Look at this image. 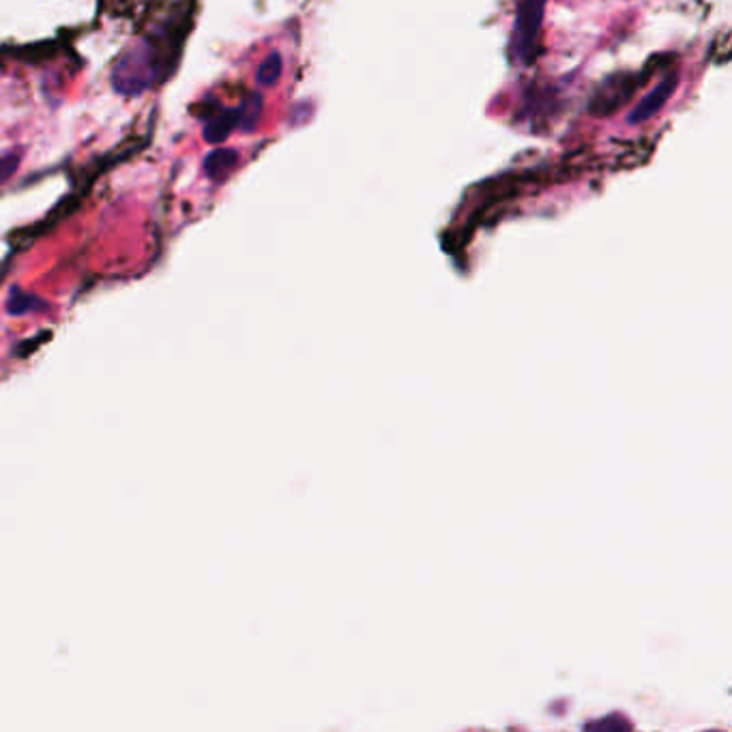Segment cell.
<instances>
[{
  "label": "cell",
  "mask_w": 732,
  "mask_h": 732,
  "mask_svg": "<svg viewBox=\"0 0 732 732\" xmlns=\"http://www.w3.org/2000/svg\"><path fill=\"white\" fill-rule=\"evenodd\" d=\"M155 76L157 67H155L153 50L147 43H142L136 50L127 52L116 63L113 86L118 95L136 97L153 84Z\"/></svg>",
  "instance_id": "obj_1"
},
{
  "label": "cell",
  "mask_w": 732,
  "mask_h": 732,
  "mask_svg": "<svg viewBox=\"0 0 732 732\" xmlns=\"http://www.w3.org/2000/svg\"><path fill=\"white\" fill-rule=\"evenodd\" d=\"M675 88H677V76L661 79L656 88L645 99H640V104L634 108V113L629 115V123L636 125V123H645L651 116H656L666 106V102L672 97Z\"/></svg>",
  "instance_id": "obj_2"
},
{
  "label": "cell",
  "mask_w": 732,
  "mask_h": 732,
  "mask_svg": "<svg viewBox=\"0 0 732 732\" xmlns=\"http://www.w3.org/2000/svg\"><path fill=\"white\" fill-rule=\"evenodd\" d=\"M541 2L543 0H522L520 15H518V41L522 43V50L531 45V41L540 31Z\"/></svg>",
  "instance_id": "obj_3"
},
{
  "label": "cell",
  "mask_w": 732,
  "mask_h": 732,
  "mask_svg": "<svg viewBox=\"0 0 732 732\" xmlns=\"http://www.w3.org/2000/svg\"><path fill=\"white\" fill-rule=\"evenodd\" d=\"M236 163H238V153L234 149H218L206 155L204 172L211 181H224Z\"/></svg>",
  "instance_id": "obj_4"
},
{
  "label": "cell",
  "mask_w": 732,
  "mask_h": 732,
  "mask_svg": "<svg viewBox=\"0 0 732 732\" xmlns=\"http://www.w3.org/2000/svg\"><path fill=\"white\" fill-rule=\"evenodd\" d=\"M236 127H238V110H224L206 123L204 140L211 145L224 142Z\"/></svg>",
  "instance_id": "obj_5"
},
{
  "label": "cell",
  "mask_w": 732,
  "mask_h": 732,
  "mask_svg": "<svg viewBox=\"0 0 732 732\" xmlns=\"http://www.w3.org/2000/svg\"><path fill=\"white\" fill-rule=\"evenodd\" d=\"M282 56L277 52H270L269 56L263 61V65L258 67V74H256V82L265 88H270L279 76H282Z\"/></svg>",
  "instance_id": "obj_6"
},
{
  "label": "cell",
  "mask_w": 732,
  "mask_h": 732,
  "mask_svg": "<svg viewBox=\"0 0 732 732\" xmlns=\"http://www.w3.org/2000/svg\"><path fill=\"white\" fill-rule=\"evenodd\" d=\"M261 108H263V99L261 95H250L247 102L243 104V108H238V125L245 127V129H252L254 123L258 120V115H261Z\"/></svg>",
  "instance_id": "obj_7"
},
{
  "label": "cell",
  "mask_w": 732,
  "mask_h": 732,
  "mask_svg": "<svg viewBox=\"0 0 732 732\" xmlns=\"http://www.w3.org/2000/svg\"><path fill=\"white\" fill-rule=\"evenodd\" d=\"M20 161H22V157L15 151L0 153V185L7 183L15 174V170L20 168Z\"/></svg>",
  "instance_id": "obj_8"
}]
</instances>
